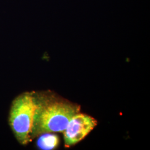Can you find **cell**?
Returning a JSON list of instances; mask_svg holds the SVG:
<instances>
[{"instance_id":"cell-1","label":"cell","mask_w":150,"mask_h":150,"mask_svg":"<svg viewBox=\"0 0 150 150\" xmlns=\"http://www.w3.org/2000/svg\"><path fill=\"white\" fill-rule=\"evenodd\" d=\"M31 139L46 132H64L71 118L80 112V106L50 93H35Z\"/></svg>"},{"instance_id":"cell-4","label":"cell","mask_w":150,"mask_h":150,"mask_svg":"<svg viewBox=\"0 0 150 150\" xmlns=\"http://www.w3.org/2000/svg\"><path fill=\"white\" fill-rule=\"evenodd\" d=\"M38 136L36 145L40 150H54L59 145V136L57 134H52V132L43 133Z\"/></svg>"},{"instance_id":"cell-3","label":"cell","mask_w":150,"mask_h":150,"mask_svg":"<svg viewBox=\"0 0 150 150\" xmlns=\"http://www.w3.org/2000/svg\"><path fill=\"white\" fill-rule=\"evenodd\" d=\"M97 124L96 120L86 114L78 113L70 120L64 131V145L69 147L83 139Z\"/></svg>"},{"instance_id":"cell-2","label":"cell","mask_w":150,"mask_h":150,"mask_svg":"<svg viewBox=\"0 0 150 150\" xmlns=\"http://www.w3.org/2000/svg\"><path fill=\"white\" fill-rule=\"evenodd\" d=\"M34 92H25L17 97L11 106L9 122L17 141L25 145L30 142L34 113Z\"/></svg>"}]
</instances>
